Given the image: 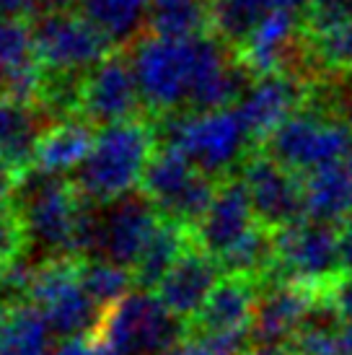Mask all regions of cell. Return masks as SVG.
I'll return each mask as SVG.
<instances>
[{
	"mask_svg": "<svg viewBox=\"0 0 352 355\" xmlns=\"http://www.w3.org/2000/svg\"><path fill=\"white\" fill-rule=\"evenodd\" d=\"M137 86L150 119L234 109L254 78L218 37L168 40L148 34L132 52Z\"/></svg>",
	"mask_w": 352,
	"mask_h": 355,
	"instance_id": "obj_1",
	"label": "cell"
},
{
	"mask_svg": "<svg viewBox=\"0 0 352 355\" xmlns=\"http://www.w3.org/2000/svg\"><path fill=\"white\" fill-rule=\"evenodd\" d=\"M156 150V119L135 117L107 125L96 132L91 156L78 168L76 187L88 202L112 205L143 184Z\"/></svg>",
	"mask_w": 352,
	"mask_h": 355,
	"instance_id": "obj_2",
	"label": "cell"
},
{
	"mask_svg": "<svg viewBox=\"0 0 352 355\" xmlns=\"http://www.w3.org/2000/svg\"><path fill=\"white\" fill-rule=\"evenodd\" d=\"M19 189H24L19 216L24 220L29 244L44 249L47 254L44 259L52 257L83 259V239L91 218L88 207L91 202L80 195L76 182L39 177L34 184H29L24 179Z\"/></svg>",
	"mask_w": 352,
	"mask_h": 355,
	"instance_id": "obj_3",
	"label": "cell"
},
{
	"mask_svg": "<svg viewBox=\"0 0 352 355\" xmlns=\"http://www.w3.org/2000/svg\"><path fill=\"white\" fill-rule=\"evenodd\" d=\"M158 122H168V148L179 150L200 171L218 182L234 177L231 171L244 166L246 158L256 150L249 148V143L254 140L236 107L200 114H176Z\"/></svg>",
	"mask_w": 352,
	"mask_h": 355,
	"instance_id": "obj_4",
	"label": "cell"
},
{
	"mask_svg": "<svg viewBox=\"0 0 352 355\" xmlns=\"http://www.w3.org/2000/svg\"><path fill=\"white\" fill-rule=\"evenodd\" d=\"M26 301L37 306L49 329L65 340L96 332L104 314L86 291L80 257H52L34 265Z\"/></svg>",
	"mask_w": 352,
	"mask_h": 355,
	"instance_id": "obj_5",
	"label": "cell"
},
{
	"mask_svg": "<svg viewBox=\"0 0 352 355\" xmlns=\"http://www.w3.org/2000/svg\"><path fill=\"white\" fill-rule=\"evenodd\" d=\"M350 140L352 125L347 119L316 104H306L274 130L262 150L298 177H308L319 168L342 164L350 150Z\"/></svg>",
	"mask_w": 352,
	"mask_h": 355,
	"instance_id": "obj_6",
	"label": "cell"
},
{
	"mask_svg": "<svg viewBox=\"0 0 352 355\" xmlns=\"http://www.w3.org/2000/svg\"><path fill=\"white\" fill-rule=\"evenodd\" d=\"M96 332L119 355H164L189 332L153 291H137L104 309Z\"/></svg>",
	"mask_w": 352,
	"mask_h": 355,
	"instance_id": "obj_7",
	"label": "cell"
},
{
	"mask_svg": "<svg viewBox=\"0 0 352 355\" xmlns=\"http://www.w3.org/2000/svg\"><path fill=\"white\" fill-rule=\"evenodd\" d=\"M31 29L37 58L44 73L52 76H86L117 50L78 8L42 10L39 19L31 21Z\"/></svg>",
	"mask_w": 352,
	"mask_h": 355,
	"instance_id": "obj_8",
	"label": "cell"
},
{
	"mask_svg": "<svg viewBox=\"0 0 352 355\" xmlns=\"http://www.w3.org/2000/svg\"><path fill=\"white\" fill-rule=\"evenodd\" d=\"M161 223V213L150 200L137 192L91 213L83 239V259H104L135 270L150 236Z\"/></svg>",
	"mask_w": 352,
	"mask_h": 355,
	"instance_id": "obj_9",
	"label": "cell"
},
{
	"mask_svg": "<svg viewBox=\"0 0 352 355\" xmlns=\"http://www.w3.org/2000/svg\"><path fill=\"white\" fill-rule=\"evenodd\" d=\"M218 179L182 156L174 148L156 150L146 168L140 192L150 200V205L168 220H176L186 228H195L215 198Z\"/></svg>",
	"mask_w": 352,
	"mask_h": 355,
	"instance_id": "obj_10",
	"label": "cell"
},
{
	"mask_svg": "<svg viewBox=\"0 0 352 355\" xmlns=\"http://www.w3.org/2000/svg\"><path fill=\"white\" fill-rule=\"evenodd\" d=\"M344 272L342 231L301 220L274 231V277L324 291Z\"/></svg>",
	"mask_w": 352,
	"mask_h": 355,
	"instance_id": "obj_11",
	"label": "cell"
},
{
	"mask_svg": "<svg viewBox=\"0 0 352 355\" xmlns=\"http://www.w3.org/2000/svg\"><path fill=\"white\" fill-rule=\"evenodd\" d=\"M256 220L270 231H280L293 223H301L306 216L303 177L277 164L270 153L256 148L238 168Z\"/></svg>",
	"mask_w": 352,
	"mask_h": 355,
	"instance_id": "obj_12",
	"label": "cell"
},
{
	"mask_svg": "<svg viewBox=\"0 0 352 355\" xmlns=\"http://www.w3.org/2000/svg\"><path fill=\"white\" fill-rule=\"evenodd\" d=\"M143 94L137 86L132 55L114 50L107 60L83 76L80 89V117L91 125H117L140 117Z\"/></svg>",
	"mask_w": 352,
	"mask_h": 355,
	"instance_id": "obj_13",
	"label": "cell"
},
{
	"mask_svg": "<svg viewBox=\"0 0 352 355\" xmlns=\"http://www.w3.org/2000/svg\"><path fill=\"white\" fill-rule=\"evenodd\" d=\"M313 86L316 78L303 73H274L252 80L236 107L252 140L264 146L285 119L311 104Z\"/></svg>",
	"mask_w": 352,
	"mask_h": 355,
	"instance_id": "obj_14",
	"label": "cell"
},
{
	"mask_svg": "<svg viewBox=\"0 0 352 355\" xmlns=\"http://www.w3.org/2000/svg\"><path fill=\"white\" fill-rule=\"evenodd\" d=\"M324 306V291L290 280H272L259 291L254 343L288 345Z\"/></svg>",
	"mask_w": 352,
	"mask_h": 355,
	"instance_id": "obj_15",
	"label": "cell"
},
{
	"mask_svg": "<svg viewBox=\"0 0 352 355\" xmlns=\"http://www.w3.org/2000/svg\"><path fill=\"white\" fill-rule=\"evenodd\" d=\"M254 207L249 200L244 182L238 177H228L218 182L215 198L207 207L202 220L192 228V239L202 252L218 259L256 226Z\"/></svg>",
	"mask_w": 352,
	"mask_h": 355,
	"instance_id": "obj_16",
	"label": "cell"
},
{
	"mask_svg": "<svg viewBox=\"0 0 352 355\" xmlns=\"http://www.w3.org/2000/svg\"><path fill=\"white\" fill-rule=\"evenodd\" d=\"M220 277H223L220 265L195 244L179 257V262L168 270L153 293L189 329L192 319L202 311V306L220 283Z\"/></svg>",
	"mask_w": 352,
	"mask_h": 355,
	"instance_id": "obj_17",
	"label": "cell"
},
{
	"mask_svg": "<svg viewBox=\"0 0 352 355\" xmlns=\"http://www.w3.org/2000/svg\"><path fill=\"white\" fill-rule=\"evenodd\" d=\"M44 68L37 58L29 19L0 16V94L19 101H39Z\"/></svg>",
	"mask_w": 352,
	"mask_h": 355,
	"instance_id": "obj_18",
	"label": "cell"
},
{
	"mask_svg": "<svg viewBox=\"0 0 352 355\" xmlns=\"http://www.w3.org/2000/svg\"><path fill=\"white\" fill-rule=\"evenodd\" d=\"M94 128L83 117H70L52 122L39 138L31 174L39 177L60 179V174H68L73 168H80L86 164L94 148Z\"/></svg>",
	"mask_w": 352,
	"mask_h": 355,
	"instance_id": "obj_19",
	"label": "cell"
},
{
	"mask_svg": "<svg viewBox=\"0 0 352 355\" xmlns=\"http://www.w3.org/2000/svg\"><path fill=\"white\" fill-rule=\"evenodd\" d=\"M42 132L39 109L0 94V158L19 174L21 182L31 174Z\"/></svg>",
	"mask_w": 352,
	"mask_h": 355,
	"instance_id": "obj_20",
	"label": "cell"
},
{
	"mask_svg": "<svg viewBox=\"0 0 352 355\" xmlns=\"http://www.w3.org/2000/svg\"><path fill=\"white\" fill-rule=\"evenodd\" d=\"M306 216L324 226H347L352 220V166L334 164L303 177Z\"/></svg>",
	"mask_w": 352,
	"mask_h": 355,
	"instance_id": "obj_21",
	"label": "cell"
},
{
	"mask_svg": "<svg viewBox=\"0 0 352 355\" xmlns=\"http://www.w3.org/2000/svg\"><path fill=\"white\" fill-rule=\"evenodd\" d=\"M52 329L29 301L0 304V355H49Z\"/></svg>",
	"mask_w": 352,
	"mask_h": 355,
	"instance_id": "obj_22",
	"label": "cell"
},
{
	"mask_svg": "<svg viewBox=\"0 0 352 355\" xmlns=\"http://www.w3.org/2000/svg\"><path fill=\"white\" fill-rule=\"evenodd\" d=\"M189 247H195L192 228L161 216L156 234L150 236L146 252H143V257L137 259L135 270H132L135 286H140L143 291H156L158 283L166 277V272L179 262V257L184 254Z\"/></svg>",
	"mask_w": 352,
	"mask_h": 355,
	"instance_id": "obj_23",
	"label": "cell"
},
{
	"mask_svg": "<svg viewBox=\"0 0 352 355\" xmlns=\"http://www.w3.org/2000/svg\"><path fill=\"white\" fill-rule=\"evenodd\" d=\"M148 26L156 37L195 40L213 29L210 0H148Z\"/></svg>",
	"mask_w": 352,
	"mask_h": 355,
	"instance_id": "obj_24",
	"label": "cell"
},
{
	"mask_svg": "<svg viewBox=\"0 0 352 355\" xmlns=\"http://www.w3.org/2000/svg\"><path fill=\"white\" fill-rule=\"evenodd\" d=\"M308 65L322 76H342L352 70V13L319 31H306Z\"/></svg>",
	"mask_w": 352,
	"mask_h": 355,
	"instance_id": "obj_25",
	"label": "cell"
},
{
	"mask_svg": "<svg viewBox=\"0 0 352 355\" xmlns=\"http://www.w3.org/2000/svg\"><path fill=\"white\" fill-rule=\"evenodd\" d=\"M78 10L96 24L112 42L130 40L143 19H148V0H76Z\"/></svg>",
	"mask_w": 352,
	"mask_h": 355,
	"instance_id": "obj_26",
	"label": "cell"
},
{
	"mask_svg": "<svg viewBox=\"0 0 352 355\" xmlns=\"http://www.w3.org/2000/svg\"><path fill=\"white\" fill-rule=\"evenodd\" d=\"M83 283H86V291L91 293V298L101 309H109L112 304H117V301L132 293L135 275H132V270L114 265V262L83 259Z\"/></svg>",
	"mask_w": 352,
	"mask_h": 355,
	"instance_id": "obj_27",
	"label": "cell"
},
{
	"mask_svg": "<svg viewBox=\"0 0 352 355\" xmlns=\"http://www.w3.org/2000/svg\"><path fill=\"white\" fill-rule=\"evenodd\" d=\"M329 319H337V314L324 304L319 309V314L308 319V324L288 343L293 355H342L340 324H332Z\"/></svg>",
	"mask_w": 352,
	"mask_h": 355,
	"instance_id": "obj_28",
	"label": "cell"
},
{
	"mask_svg": "<svg viewBox=\"0 0 352 355\" xmlns=\"http://www.w3.org/2000/svg\"><path fill=\"white\" fill-rule=\"evenodd\" d=\"M29 247L26 228L19 216V207L0 210V270L21 262V252Z\"/></svg>",
	"mask_w": 352,
	"mask_h": 355,
	"instance_id": "obj_29",
	"label": "cell"
},
{
	"mask_svg": "<svg viewBox=\"0 0 352 355\" xmlns=\"http://www.w3.org/2000/svg\"><path fill=\"white\" fill-rule=\"evenodd\" d=\"M324 304L332 309L337 319H352V272L344 270L332 286L324 288Z\"/></svg>",
	"mask_w": 352,
	"mask_h": 355,
	"instance_id": "obj_30",
	"label": "cell"
},
{
	"mask_svg": "<svg viewBox=\"0 0 352 355\" xmlns=\"http://www.w3.org/2000/svg\"><path fill=\"white\" fill-rule=\"evenodd\" d=\"M52 355H119V353L98 332H91V335L65 340Z\"/></svg>",
	"mask_w": 352,
	"mask_h": 355,
	"instance_id": "obj_31",
	"label": "cell"
},
{
	"mask_svg": "<svg viewBox=\"0 0 352 355\" xmlns=\"http://www.w3.org/2000/svg\"><path fill=\"white\" fill-rule=\"evenodd\" d=\"M19 184H21L19 174L0 158V210L10 207V200H13V192L19 189Z\"/></svg>",
	"mask_w": 352,
	"mask_h": 355,
	"instance_id": "obj_32",
	"label": "cell"
},
{
	"mask_svg": "<svg viewBox=\"0 0 352 355\" xmlns=\"http://www.w3.org/2000/svg\"><path fill=\"white\" fill-rule=\"evenodd\" d=\"M42 8V0H0V16L26 19L34 10Z\"/></svg>",
	"mask_w": 352,
	"mask_h": 355,
	"instance_id": "obj_33",
	"label": "cell"
},
{
	"mask_svg": "<svg viewBox=\"0 0 352 355\" xmlns=\"http://www.w3.org/2000/svg\"><path fill=\"white\" fill-rule=\"evenodd\" d=\"M244 355H293L290 345H267V343H252Z\"/></svg>",
	"mask_w": 352,
	"mask_h": 355,
	"instance_id": "obj_34",
	"label": "cell"
},
{
	"mask_svg": "<svg viewBox=\"0 0 352 355\" xmlns=\"http://www.w3.org/2000/svg\"><path fill=\"white\" fill-rule=\"evenodd\" d=\"M164 355H215L213 350H207L202 343H197V340H192V343H182V345H176L174 350H168V353Z\"/></svg>",
	"mask_w": 352,
	"mask_h": 355,
	"instance_id": "obj_35",
	"label": "cell"
},
{
	"mask_svg": "<svg viewBox=\"0 0 352 355\" xmlns=\"http://www.w3.org/2000/svg\"><path fill=\"white\" fill-rule=\"evenodd\" d=\"M342 259H344V270L352 272V220L342 228Z\"/></svg>",
	"mask_w": 352,
	"mask_h": 355,
	"instance_id": "obj_36",
	"label": "cell"
},
{
	"mask_svg": "<svg viewBox=\"0 0 352 355\" xmlns=\"http://www.w3.org/2000/svg\"><path fill=\"white\" fill-rule=\"evenodd\" d=\"M340 340H342V355H352V319L340 322Z\"/></svg>",
	"mask_w": 352,
	"mask_h": 355,
	"instance_id": "obj_37",
	"label": "cell"
},
{
	"mask_svg": "<svg viewBox=\"0 0 352 355\" xmlns=\"http://www.w3.org/2000/svg\"><path fill=\"white\" fill-rule=\"evenodd\" d=\"M347 164L352 166V140H350V150H347Z\"/></svg>",
	"mask_w": 352,
	"mask_h": 355,
	"instance_id": "obj_38",
	"label": "cell"
}]
</instances>
